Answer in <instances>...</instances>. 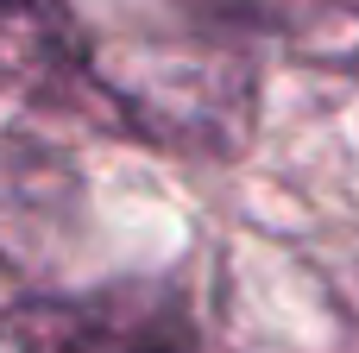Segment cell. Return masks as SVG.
Here are the masks:
<instances>
[{"mask_svg": "<svg viewBox=\"0 0 359 353\" xmlns=\"http://www.w3.org/2000/svg\"><path fill=\"white\" fill-rule=\"evenodd\" d=\"M57 19L63 101L183 158H240L265 38L233 0H57Z\"/></svg>", "mask_w": 359, "mask_h": 353, "instance_id": "cell-1", "label": "cell"}, {"mask_svg": "<svg viewBox=\"0 0 359 353\" xmlns=\"http://www.w3.org/2000/svg\"><path fill=\"white\" fill-rule=\"evenodd\" d=\"M0 353H208V341L177 284L120 278L95 291L19 297L0 309Z\"/></svg>", "mask_w": 359, "mask_h": 353, "instance_id": "cell-2", "label": "cell"}, {"mask_svg": "<svg viewBox=\"0 0 359 353\" xmlns=\"http://www.w3.org/2000/svg\"><path fill=\"white\" fill-rule=\"evenodd\" d=\"M265 44L290 57L359 69V0H233Z\"/></svg>", "mask_w": 359, "mask_h": 353, "instance_id": "cell-3", "label": "cell"}, {"mask_svg": "<svg viewBox=\"0 0 359 353\" xmlns=\"http://www.w3.org/2000/svg\"><path fill=\"white\" fill-rule=\"evenodd\" d=\"M309 353H359V278L328 291V328L309 341Z\"/></svg>", "mask_w": 359, "mask_h": 353, "instance_id": "cell-4", "label": "cell"}, {"mask_svg": "<svg viewBox=\"0 0 359 353\" xmlns=\"http://www.w3.org/2000/svg\"><path fill=\"white\" fill-rule=\"evenodd\" d=\"M0 13H6V0H0Z\"/></svg>", "mask_w": 359, "mask_h": 353, "instance_id": "cell-5", "label": "cell"}]
</instances>
